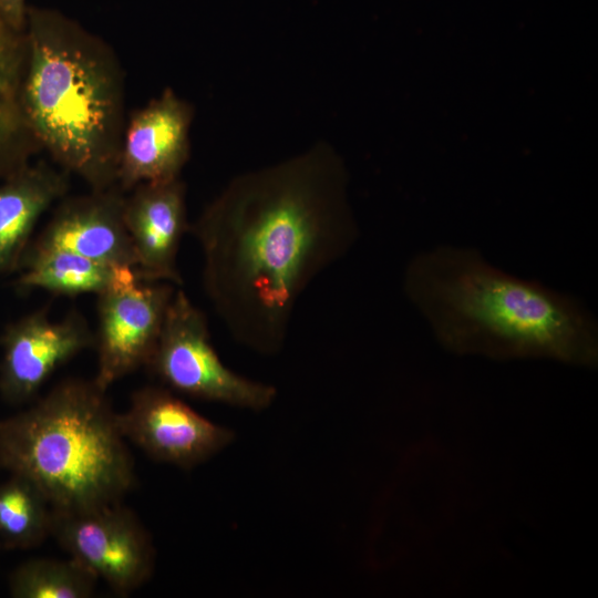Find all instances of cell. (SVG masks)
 I'll list each match as a JSON object with an SVG mask.
<instances>
[{"label":"cell","mask_w":598,"mask_h":598,"mask_svg":"<svg viewBox=\"0 0 598 598\" xmlns=\"http://www.w3.org/2000/svg\"><path fill=\"white\" fill-rule=\"evenodd\" d=\"M126 441L151 458L189 470L226 446L235 433L193 410L172 390L144 386L135 391L130 406L117 413Z\"/></svg>","instance_id":"ba28073f"},{"label":"cell","mask_w":598,"mask_h":598,"mask_svg":"<svg viewBox=\"0 0 598 598\" xmlns=\"http://www.w3.org/2000/svg\"><path fill=\"white\" fill-rule=\"evenodd\" d=\"M50 535L118 595L136 590L154 571L152 539L122 502L78 511L52 509Z\"/></svg>","instance_id":"8992f818"},{"label":"cell","mask_w":598,"mask_h":598,"mask_svg":"<svg viewBox=\"0 0 598 598\" xmlns=\"http://www.w3.org/2000/svg\"><path fill=\"white\" fill-rule=\"evenodd\" d=\"M94 340L76 310L55 321L44 308L11 322L0 337L2 399L11 404L32 399L58 368L94 346Z\"/></svg>","instance_id":"9c48e42d"},{"label":"cell","mask_w":598,"mask_h":598,"mask_svg":"<svg viewBox=\"0 0 598 598\" xmlns=\"http://www.w3.org/2000/svg\"><path fill=\"white\" fill-rule=\"evenodd\" d=\"M115 267L62 249L29 246L16 285L22 291L41 289L55 296L100 295L110 286Z\"/></svg>","instance_id":"9a60e30c"},{"label":"cell","mask_w":598,"mask_h":598,"mask_svg":"<svg viewBox=\"0 0 598 598\" xmlns=\"http://www.w3.org/2000/svg\"><path fill=\"white\" fill-rule=\"evenodd\" d=\"M69 187L70 174L45 161L1 179L0 277L19 270L37 224Z\"/></svg>","instance_id":"4fadbf2b"},{"label":"cell","mask_w":598,"mask_h":598,"mask_svg":"<svg viewBox=\"0 0 598 598\" xmlns=\"http://www.w3.org/2000/svg\"><path fill=\"white\" fill-rule=\"evenodd\" d=\"M52 507L28 478L11 474L0 484V539L4 547L27 549L41 544L51 530Z\"/></svg>","instance_id":"2e32d148"},{"label":"cell","mask_w":598,"mask_h":598,"mask_svg":"<svg viewBox=\"0 0 598 598\" xmlns=\"http://www.w3.org/2000/svg\"><path fill=\"white\" fill-rule=\"evenodd\" d=\"M174 292L169 282L142 281L135 268L115 267L110 286L97 295V386L106 391L147 364Z\"/></svg>","instance_id":"52a82bcc"},{"label":"cell","mask_w":598,"mask_h":598,"mask_svg":"<svg viewBox=\"0 0 598 598\" xmlns=\"http://www.w3.org/2000/svg\"><path fill=\"white\" fill-rule=\"evenodd\" d=\"M0 467L31 481L60 511L121 502L135 481L106 391L83 379L60 382L0 421Z\"/></svg>","instance_id":"277c9868"},{"label":"cell","mask_w":598,"mask_h":598,"mask_svg":"<svg viewBox=\"0 0 598 598\" xmlns=\"http://www.w3.org/2000/svg\"><path fill=\"white\" fill-rule=\"evenodd\" d=\"M124 198L117 186L62 198L30 246L62 249L104 265L135 268V252L123 215Z\"/></svg>","instance_id":"7c38bea8"},{"label":"cell","mask_w":598,"mask_h":598,"mask_svg":"<svg viewBox=\"0 0 598 598\" xmlns=\"http://www.w3.org/2000/svg\"><path fill=\"white\" fill-rule=\"evenodd\" d=\"M145 367L165 388L200 400L259 411L277 396L275 386L244 378L221 362L205 315L182 289L174 292Z\"/></svg>","instance_id":"5b68a950"},{"label":"cell","mask_w":598,"mask_h":598,"mask_svg":"<svg viewBox=\"0 0 598 598\" xmlns=\"http://www.w3.org/2000/svg\"><path fill=\"white\" fill-rule=\"evenodd\" d=\"M343 171L326 145L234 178L188 233L203 286L239 344L281 351L310 282L354 245Z\"/></svg>","instance_id":"6da1fadb"},{"label":"cell","mask_w":598,"mask_h":598,"mask_svg":"<svg viewBox=\"0 0 598 598\" xmlns=\"http://www.w3.org/2000/svg\"><path fill=\"white\" fill-rule=\"evenodd\" d=\"M21 104L41 151L91 189L116 186L125 117L121 62L97 34L59 10L29 6Z\"/></svg>","instance_id":"3957f363"},{"label":"cell","mask_w":598,"mask_h":598,"mask_svg":"<svg viewBox=\"0 0 598 598\" xmlns=\"http://www.w3.org/2000/svg\"><path fill=\"white\" fill-rule=\"evenodd\" d=\"M193 115L192 105L169 87L135 110L123 133L116 186L125 193L179 178L189 158Z\"/></svg>","instance_id":"30bf717a"},{"label":"cell","mask_w":598,"mask_h":598,"mask_svg":"<svg viewBox=\"0 0 598 598\" xmlns=\"http://www.w3.org/2000/svg\"><path fill=\"white\" fill-rule=\"evenodd\" d=\"M97 578L83 565L69 558H33L18 566L9 577L13 598H87Z\"/></svg>","instance_id":"e0dca14e"},{"label":"cell","mask_w":598,"mask_h":598,"mask_svg":"<svg viewBox=\"0 0 598 598\" xmlns=\"http://www.w3.org/2000/svg\"><path fill=\"white\" fill-rule=\"evenodd\" d=\"M23 65V31L0 18V179L31 163L41 151L22 111Z\"/></svg>","instance_id":"5bb4252c"},{"label":"cell","mask_w":598,"mask_h":598,"mask_svg":"<svg viewBox=\"0 0 598 598\" xmlns=\"http://www.w3.org/2000/svg\"><path fill=\"white\" fill-rule=\"evenodd\" d=\"M28 7L27 0H0V18L13 29L23 31Z\"/></svg>","instance_id":"ac0fdd59"},{"label":"cell","mask_w":598,"mask_h":598,"mask_svg":"<svg viewBox=\"0 0 598 598\" xmlns=\"http://www.w3.org/2000/svg\"><path fill=\"white\" fill-rule=\"evenodd\" d=\"M123 215L138 278L181 286L183 278L177 268V254L190 226L186 188L181 177L135 186L124 198Z\"/></svg>","instance_id":"8fae6325"},{"label":"cell","mask_w":598,"mask_h":598,"mask_svg":"<svg viewBox=\"0 0 598 598\" xmlns=\"http://www.w3.org/2000/svg\"><path fill=\"white\" fill-rule=\"evenodd\" d=\"M403 290L453 352L596 362L598 326L581 301L511 275L475 248L441 245L417 252L406 264Z\"/></svg>","instance_id":"7a4b0ae2"}]
</instances>
